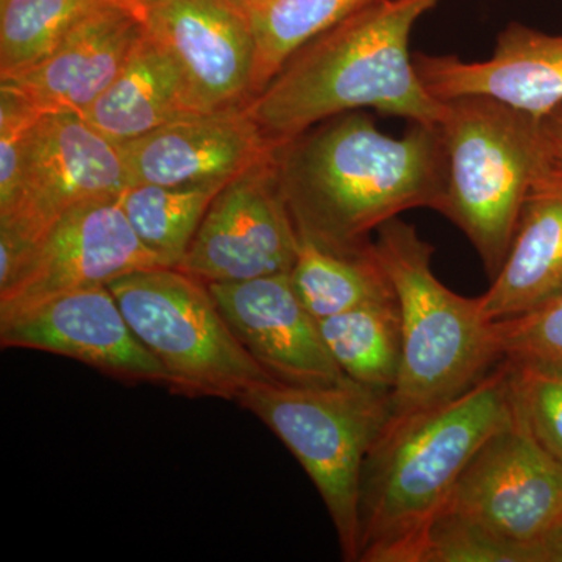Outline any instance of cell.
<instances>
[{"label": "cell", "instance_id": "cell-30", "mask_svg": "<svg viewBox=\"0 0 562 562\" xmlns=\"http://www.w3.org/2000/svg\"><path fill=\"white\" fill-rule=\"evenodd\" d=\"M228 5L235 7L236 10L243 11L244 14H249L251 11L260 9L261 5H265L268 0H224Z\"/></svg>", "mask_w": 562, "mask_h": 562}, {"label": "cell", "instance_id": "cell-16", "mask_svg": "<svg viewBox=\"0 0 562 562\" xmlns=\"http://www.w3.org/2000/svg\"><path fill=\"white\" fill-rule=\"evenodd\" d=\"M147 33L146 14L101 0L70 25L38 65L3 77L41 113H83L116 80Z\"/></svg>", "mask_w": 562, "mask_h": 562}, {"label": "cell", "instance_id": "cell-12", "mask_svg": "<svg viewBox=\"0 0 562 562\" xmlns=\"http://www.w3.org/2000/svg\"><path fill=\"white\" fill-rule=\"evenodd\" d=\"M2 349L63 355L127 383L169 384L133 333L109 284L68 292L0 322Z\"/></svg>", "mask_w": 562, "mask_h": 562}, {"label": "cell", "instance_id": "cell-26", "mask_svg": "<svg viewBox=\"0 0 562 562\" xmlns=\"http://www.w3.org/2000/svg\"><path fill=\"white\" fill-rule=\"evenodd\" d=\"M516 408L547 452L562 462V371L506 361Z\"/></svg>", "mask_w": 562, "mask_h": 562}, {"label": "cell", "instance_id": "cell-29", "mask_svg": "<svg viewBox=\"0 0 562 562\" xmlns=\"http://www.w3.org/2000/svg\"><path fill=\"white\" fill-rule=\"evenodd\" d=\"M541 562H562V525L539 547Z\"/></svg>", "mask_w": 562, "mask_h": 562}, {"label": "cell", "instance_id": "cell-3", "mask_svg": "<svg viewBox=\"0 0 562 562\" xmlns=\"http://www.w3.org/2000/svg\"><path fill=\"white\" fill-rule=\"evenodd\" d=\"M439 0H376L308 41L246 106L279 146L319 122L373 109L438 124L443 102L422 83L409 36Z\"/></svg>", "mask_w": 562, "mask_h": 562}, {"label": "cell", "instance_id": "cell-24", "mask_svg": "<svg viewBox=\"0 0 562 562\" xmlns=\"http://www.w3.org/2000/svg\"><path fill=\"white\" fill-rule=\"evenodd\" d=\"M101 0H0V79L38 65Z\"/></svg>", "mask_w": 562, "mask_h": 562}, {"label": "cell", "instance_id": "cell-21", "mask_svg": "<svg viewBox=\"0 0 562 562\" xmlns=\"http://www.w3.org/2000/svg\"><path fill=\"white\" fill-rule=\"evenodd\" d=\"M319 325L327 349L347 379L391 394L402 362L397 299L368 303Z\"/></svg>", "mask_w": 562, "mask_h": 562}, {"label": "cell", "instance_id": "cell-22", "mask_svg": "<svg viewBox=\"0 0 562 562\" xmlns=\"http://www.w3.org/2000/svg\"><path fill=\"white\" fill-rule=\"evenodd\" d=\"M225 184H133L120 195L121 209L139 241L160 265L177 268L190 249L211 202Z\"/></svg>", "mask_w": 562, "mask_h": 562}, {"label": "cell", "instance_id": "cell-25", "mask_svg": "<svg viewBox=\"0 0 562 562\" xmlns=\"http://www.w3.org/2000/svg\"><path fill=\"white\" fill-rule=\"evenodd\" d=\"M502 361L562 371V292L522 314L494 321Z\"/></svg>", "mask_w": 562, "mask_h": 562}, {"label": "cell", "instance_id": "cell-19", "mask_svg": "<svg viewBox=\"0 0 562 562\" xmlns=\"http://www.w3.org/2000/svg\"><path fill=\"white\" fill-rule=\"evenodd\" d=\"M199 113L171 52L150 35L138 44L116 80L80 114L116 144Z\"/></svg>", "mask_w": 562, "mask_h": 562}, {"label": "cell", "instance_id": "cell-11", "mask_svg": "<svg viewBox=\"0 0 562 562\" xmlns=\"http://www.w3.org/2000/svg\"><path fill=\"white\" fill-rule=\"evenodd\" d=\"M297 250L273 150L222 188L177 269L205 283H232L291 272Z\"/></svg>", "mask_w": 562, "mask_h": 562}, {"label": "cell", "instance_id": "cell-5", "mask_svg": "<svg viewBox=\"0 0 562 562\" xmlns=\"http://www.w3.org/2000/svg\"><path fill=\"white\" fill-rule=\"evenodd\" d=\"M541 121L486 95L443 101L438 125L447 184L439 213L468 236L491 280L512 246L525 199L547 168Z\"/></svg>", "mask_w": 562, "mask_h": 562}, {"label": "cell", "instance_id": "cell-28", "mask_svg": "<svg viewBox=\"0 0 562 562\" xmlns=\"http://www.w3.org/2000/svg\"><path fill=\"white\" fill-rule=\"evenodd\" d=\"M541 131L547 166L562 177V103L542 116Z\"/></svg>", "mask_w": 562, "mask_h": 562}, {"label": "cell", "instance_id": "cell-4", "mask_svg": "<svg viewBox=\"0 0 562 562\" xmlns=\"http://www.w3.org/2000/svg\"><path fill=\"white\" fill-rule=\"evenodd\" d=\"M390 277L402 322V362L390 422L408 419L460 397L502 362L494 321L480 297H462L431 268L435 247L394 217L373 241Z\"/></svg>", "mask_w": 562, "mask_h": 562}, {"label": "cell", "instance_id": "cell-23", "mask_svg": "<svg viewBox=\"0 0 562 562\" xmlns=\"http://www.w3.org/2000/svg\"><path fill=\"white\" fill-rule=\"evenodd\" d=\"M373 2L376 0H268L251 11L249 21L255 40L251 101L308 41Z\"/></svg>", "mask_w": 562, "mask_h": 562}, {"label": "cell", "instance_id": "cell-14", "mask_svg": "<svg viewBox=\"0 0 562 562\" xmlns=\"http://www.w3.org/2000/svg\"><path fill=\"white\" fill-rule=\"evenodd\" d=\"M206 284L236 338L276 382L328 386L347 379L322 338L319 321L292 286L290 272Z\"/></svg>", "mask_w": 562, "mask_h": 562}, {"label": "cell", "instance_id": "cell-7", "mask_svg": "<svg viewBox=\"0 0 562 562\" xmlns=\"http://www.w3.org/2000/svg\"><path fill=\"white\" fill-rule=\"evenodd\" d=\"M109 288L172 391L238 402L254 384L273 380L236 338L205 281L157 266L122 276Z\"/></svg>", "mask_w": 562, "mask_h": 562}, {"label": "cell", "instance_id": "cell-2", "mask_svg": "<svg viewBox=\"0 0 562 562\" xmlns=\"http://www.w3.org/2000/svg\"><path fill=\"white\" fill-rule=\"evenodd\" d=\"M514 416L502 361L460 397L387 422L362 468L358 562H422L461 473Z\"/></svg>", "mask_w": 562, "mask_h": 562}, {"label": "cell", "instance_id": "cell-31", "mask_svg": "<svg viewBox=\"0 0 562 562\" xmlns=\"http://www.w3.org/2000/svg\"><path fill=\"white\" fill-rule=\"evenodd\" d=\"M113 2L122 3V5L131 7L146 14L147 9L155 2V0H113Z\"/></svg>", "mask_w": 562, "mask_h": 562}, {"label": "cell", "instance_id": "cell-13", "mask_svg": "<svg viewBox=\"0 0 562 562\" xmlns=\"http://www.w3.org/2000/svg\"><path fill=\"white\" fill-rule=\"evenodd\" d=\"M146 24L179 63L199 113L249 105L255 40L247 14L224 0H155Z\"/></svg>", "mask_w": 562, "mask_h": 562}, {"label": "cell", "instance_id": "cell-27", "mask_svg": "<svg viewBox=\"0 0 562 562\" xmlns=\"http://www.w3.org/2000/svg\"><path fill=\"white\" fill-rule=\"evenodd\" d=\"M422 562H536L530 550L486 528L442 513L431 528Z\"/></svg>", "mask_w": 562, "mask_h": 562}, {"label": "cell", "instance_id": "cell-20", "mask_svg": "<svg viewBox=\"0 0 562 562\" xmlns=\"http://www.w3.org/2000/svg\"><path fill=\"white\" fill-rule=\"evenodd\" d=\"M290 277L299 299L317 321L395 297L373 244L362 251L341 254L299 238Z\"/></svg>", "mask_w": 562, "mask_h": 562}, {"label": "cell", "instance_id": "cell-1", "mask_svg": "<svg viewBox=\"0 0 562 562\" xmlns=\"http://www.w3.org/2000/svg\"><path fill=\"white\" fill-rule=\"evenodd\" d=\"M277 181L299 238L355 254L403 211H439L447 155L439 125L386 135L362 111L319 122L276 147Z\"/></svg>", "mask_w": 562, "mask_h": 562}, {"label": "cell", "instance_id": "cell-8", "mask_svg": "<svg viewBox=\"0 0 562 562\" xmlns=\"http://www.w3.org/2000/svg\"><path fill=\"white\" fill-rule=\"evenodd\" d=\"M128 188L120 144L79 113H44L29 132L13 201L0 210V273L11 276L74 206Z\"/></svg>", "mask_w": 562, "mask_h": 562}, {"label": "cell", "instance_id": "cell-17", "mask_svg": "<svg viewBox=\"0 0 562 562\" xmlns=\"http://www.w3.org/2000/svg\"><path fill=\"white\" fill-rule=\"evenodd\" d=\"M422 83L438 101L486 95L513 109L546 116L562 103V35L506 25L483 61L454 55H414Z\"/></svg>", "mask_w": 562, "mask_h": 562}, {"label": "cell", "instance_id": "cell-15", "mask_svg": "<svg viewBox=\"0 0 562 562\" xmlns=\"http://www.w3.org/2000/svg\"><path fill=\"white\" fill-rule=\"evenodd\" d=\"M120 147L128 187H198L228 183L277 146L243 106L169 122Z\"/></svg>", "mask_w": 562, "mask_h": 562}, {"label": "cell", "instance_id": "cell-9", "mask_svg": "<svg viewBox=\"0 0 562 562\" xmlns=\"http://www.w3.org/2000/svg\"><path fill=\"white\" fill-rule=\"evenodd\" d=\"M442 513L471 520L541 562L539 547L562 525V462L543 449L516 408L512 424L469 462Z\"/></svg>", "mask_w": 562, "mask_h": 562}, {"label": "cell", "instance_id": "cell-10", "mask_svg": "<svg viewBox=\"0 0 562 562\" xmlns=\"http://www.w3.org/2000/svg\"><path fill=\"white\" fill-rule=\"evenodd\" d=\"M157 266L160 261L133 232L120 198L81 203L50 225L0 286V322L58 295Z\"/></svg>", "mask_w": 562, "mask_h": 562}, {"label": "cell", "instance_id": "cell-6", "mask_svg": "<svg viewBox=\"0 0 562 562\" xmlns=\"http://www.w3.org/2000/svg\"><path fill=\"white\" fill-rule=\"evenodd\" d=\"M238 403L301 462L330 514L342 560L358 561L362 468L391 419L390 392L350 379L328 386L268 380L249 387Z\"/></svg>", "mask_w": 562, "mask_h": 562}, {"label": "cell", "instance_id": "cell-18", "mask_svg": "<svg viewBox=\"0 0 562 562\" xmlns=\"http://www.w3.org/2000/svg\"><path fill=\"white\" fill-rule=\"evenodd\" d=\"M560 292L562 177L547 166L525 199L501 271L480 301L491 321H501L530 312Z\"/></svg>", "mask_w": 562, "mask_h": 562}]
</instances>
